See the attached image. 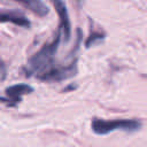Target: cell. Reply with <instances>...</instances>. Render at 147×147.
<instances>
[{
    "instance_id": "7",
    "label": "cell",
    "mask_w": 147,
    "mask_h": 147,
    "mask_svg": "<svg viewBox=\"0 0 147 147\" xmlns=\"http://www.w3.org/2000/svg\"><path fill=\"white\" fill-rule=\"evenodd\" d=\"M14 1L21 3L26 9H29L30 11H32L34 15H37L39 17L46 16L49 11L48 7L41 0H14Z\"/></svg>"
},
{
    "instance_id": "2",
    "label": "cell",
    "mask_w": 147,
    "mask_h": 147,
    "mask_svg": "<svg viewBox=\"0 0 147 147\" xmlns=\"http://www.w3.org/2000/svg\"><path fill=\"white\" fill-rule=\"evenodd\" d=\"M92 130L96 134H107L115 130H123L133 132L140 129L141 123L136 119H101V118H94L92 121Z\"/></svg>"
},
{
    "instance_id": "5",
    "label": "cell",
    "mask_w": 147,
    "mask_h": 147,
    "mask_svg": "<svg viewBox=\"0 0 147 147\" xmlns=\"http://www.w3.org/2000/svg\"><path fill=\"white\" fill-rule=\"evenodd\" d=\"M0 23H13L22 28H29L31 25L30 21L22 13L2 9H0Z\"/></svg>"
},
{
    "instance_id": "6",
    "label": "cell",
    "mask_w": 147,
    "mask_h": 147,
    "mask_svg": "<svg viewBox=\"0 0 147 147\" xmlns=\"http://www.w3.org/2000/svg\"><path fill=\"white\" fill-rule=\"evenodd\" d=\"M33 91V88L28 84H16L13 86H9L6 88V94L9 98V101L11 105H15L21 101L23 95L30 94Z\"/></svg>"
},
{
    "instance_id": "1",
    "label": "cell",
    "mask_w": 147,
    "mask_h": 147,
    "mask_svg": "<svg viewBox=\"0 0 147 147\" xmlns=\"http://www.w3.org/2000/svg\"><path fill=\"white\" fill-rule=\"evenodd\" d=\"M62 40L61 33L57 31L55 38L48 42L45 44L36 54H33L29 61H28V65H26V72L29 75H39L42 71L47 70L48 68H51L54 63V59H55V54L59 49V45L60 41Z\"/></svg>"
},
{
    "instance_id": "8",
    "label": "cell",
    "mask_w": 147,
    "mask_h": 147,
    "mask_svg": "<svg viewBox=\"0 0 147 147\" xmlns=\"http://www.w3.org/2000/svg\"><path fill=\"white\" fill-rule=\"evenodd\" d=\"M103 38H105V34H103V33L96 32V31H92V32L90 33V36H88V38H87L85 45H86V47L88 48V47H91L92 45H94V44L101 41Z\"/></svg>"
},
{
    "instance_id": "3",
    "label": "cell",
    "mask_w": 147,
    "mask_h": 147,
    "mask_svg": "<svg viewBox=\"0 0 147 147\" xmlns=\"http://www.w3.org/2000/svg\"><path fill=\"white\" fill-rule=\"evenodd\" d=\"M76 74H77V57L72 59L71 62L68 64H60V65L53 64L47 70L37 75V78L44 82H61L74 77Z\"/></svg>"
},
{
    "instance_id": "4",
    "label": "cell",
    "mask_w": 147,
    "mask_h": 147,
    "mask_svg": "<svg viewBox=\"0 0 147 147\" xmlns=\"http://www.w3.org/2000/svg\"><path fill=\"white\" fill-rule=\"evenodd\" d=\"M51 2L53 3L57 16H59V32L61 33L62 40L64 42L69 41L70 37H71V25H70V20H69V14H68V9L65 3L62 0H51Z\"/></svg>"
}]
</instances>
